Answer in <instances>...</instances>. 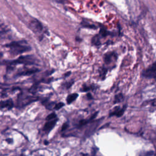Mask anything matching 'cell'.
Masks as SVG:
<instances>
[{"instance_id":"obj_6","label":"cell","mask_w":156,"mask_h":156,"mask_svg":"<svg viewBox=\"0 0 156 156\" xmlns=\"http://www.w3.org/2000/svg\"><path fill=\"white\" fill-rule=\"evenodd\" d=\"M126 108V105H124V107H122L121 108L119 106L115 107L113 109V110L110 112V113H109V116L111 117L113 116H116L117 117H120L124 114V112Z\"/></svg>"},{"instance_id":"obj_14","label":"cell","mask_w":156,"mask_h":156,"mask_svg":"<svg viewBox=\"0 0 156 156\" xmlns=\"http://www.w3.org/2000/svg\"><path fill=\"white\" fill-rule=\"evenodd\" d=\"M122 100H123V95H122V93H119V94H116V95L115 96L114 101H113V103H114V104L118 103V102H121Z\"/></svg>"},{"instance_id":"obj_8","label":"cell","mask_w":156,"mask_h":156,"mask_svg":"<svg viewBox=\"0 0 156 156\" xmlns=\"http://www.w3.org/2000/svg\"><path fill=\"white\" fill-rule=\"evenodd\" d=\"M58 121V118H55L52 120L47 121V122L45 123V124L43 126V130L46 132H50L55 126L57 122Z\"/></svg>"},{"instance_id":"obj_4","label":"cell","mask_w":156,"mask_h":156,"mask_svg":"<svg viewBox=\"0 0 156 156\" xmlns=\"http://www.w3.org/2000/svg\"><path fill=\"white\" fill-rule=\"evenodd\" d=\"M30 29L35 33H40L43 30V26L41 23L36 19L32 20L29 23Z\"/></svg>"},{"instance_id":"obj_10","label":"cell","mask_w":156,"mask_h":156,"mask_svg":"<svg viewBox=\"0 0 156 156\" xmlns=\"http://www.w3.org/2000/svg\"><path fill=\"white\" fill-rule=\"evenodd\" d=\"M113 58H116V55L114 52H108L104 55V61L106 63H110L113 60Z\"/></svg>"},{"instance_id":"obj_7","label":"cell","mask_w":156,"mask_h":156,"mask_svg":"<svg viewBox=\"0 0 156 156\" xmlns=\"http://www.w3.org/2000/svg\"><path fill=\"white\" fill-rule=\"evenodd\" d=\"M155 74H156V62L153 63L143 73V76L147 77L155 76Z\"/></svg>"},{"instance_id":"obj_22","label":"cell","mask_w":156,"mask_h":156,"mask_svg":"<svg viewBox=\"0 0 156 156\" xmlns=\"http://www.w3.org/2000/svg\"><path fill=\"white\" fill-rule=\"evenodd\" d=\"M70 74H71V72H70V71H69V72H67V73H66V74H65L64 76H65V77H67V76H69Z\"/></svg>"},{"instance_id":"obj_13","label":"cell","mask_w":156,"mask_h":156,"mask_svg":"<svg viewBox=\"0 0 156 156\" xmlns=\"http://www.w3.org/2000/svg\"><path fill=\"white\" fill-rule=\"evenodd\" d=\"M92 44L95 45V46H99L101 44V41H100V39H99V37L98 35H94L93 38H92V40H91Z\"/></svg>"},{"instance_id":"obj_21","label":"cell","mask_w":156,"mask_h":156,"mask_svg":"<svg viewBox=\"0 0 156 156\" xmlns=\"http://www.w3.org/2000/svg\"><path fill=\"white\" fill-rule=\"evenodd\" d=\"M5 141H6L7 143H13V140H12V139H10V138L6 139Z\"/></svg>"},{"instance_id":"obj_18","label":"cell","mask_w":156,"mask_h":156,"mask_svg":"<svg viewBox=\"0 0 156 156\" xmlns=\"http://www.w3.org/2000/svg\"><path fill=\"white\" fill-rule=\"evenodd\" d=\"M100 34H101L102 37H105L108 35V32L107 30H105V29H101V30H100Z\"/></svg>"},{"instance_id":"obj_5","label":"cell","mask_w":156,"mask_h":156,"mask_svg":"<svg viewBox=\"0 0 156 156\" xmlns=\"http://www.w3.org/2000/svg\"><path fill=\"white\" fill-rule=\"evenodd\" d=\"M99 123H100V122H99L98 121L91 122L90 125L85 130V136L86 137H90L91 135H92L94 133V132H95V130Z\"/></svg>"},{"instance_id":"obj_12","label":"cell","mask_w":156,"mask_h":156,"mask_svg":"<svg viewBox=\"0 0 156 156\" xmlns=\"http://www.w3.org/2000/svg\"><path fill=\"white\" fill-rule=\"evenodd\" d=\"M78 94L77 93H72L69 94L67 98H66V102L68 104H71L73 101H74L78 97Z\"/></svg>"},{"instance_id":"obj_1","label":"cell","mask_w":156,"mask_h":156,"mask_svg":"<svg viewBox=\"0 0 156 156\" xmlns=\"http://www.w3.org/2000/svg\"><path fill=\"white\" fill-rule=\"evenodd\" d=\"M5 46L9 48L10 53L15 55L31 50V48L27 45V42L25 40L13 41L5 44Z\"/></svg>"},{"instance_id":"obj_15","label":"cell","mask_w":156,"mask_h":156,"mask_svg":"<svg viewBox=\"0 0 156 156\" xmlns=\"http://www.w3.org/2000/svg\"><path fill=\"white\" fill-rule=\"evenodd\" d=\"M82 26L84 27H87V28H91V29H96V27L93 24H90L86 22H82Z\"/></svg>"},{"instance_id":"obj_24","label":"cell","mask_w":156,"mask_h":156,"mask_svg":"<svg viewBox=\"0 0 156 156\" xmlns=\"http://www.w3.org/2000/svg\"><path fill=\"white\" fill-rule=\"evenodd\" d=\"M66 1H67V0H58V1L60 2V3H64V2H65Z\"/></svg>"},{"instance_id":"obj_3","label":"cell","mask_w":156,"mask_h":156,"mask_svg":"<svg viewBox=\"0 0 156 156\" xmlns=\"http://www.w3.org/2000/svg\"><path fill=\"white\" fill-rule=\"evenodd\" d=\"M23 94H21L19 96L18 98V104L21 107H24L27 105H28L30 103H32V102L36 101L37 99H35V97L32 96H23Z\"/></svg>"},{"instance_id":"obj_19","label":"cell","mask_w":156,"mask_h":156,"mask_svg":"<svg viewBox=\"0 0 156 156\" xmlns=\"http://www.w3.org/2000/svg\"><path fill=\"white\" fill-rule=\"evenodd\" d=\"M90 90V87L86 86L85 85H84L83 86V87H82V91H84V92H86V91H88Z\"/></svg>"},{"instance_id":"obj_2","label":"cell","mask_w":156,"mask_h":156,"mask_svg":"<svg viewBox=\"0 0 156 156\" xmlns=\"http://www.w3.org/2000/svg\"><path fill=\"white\" fill-rule=\"evenodd\" d=\"M4 62L9 65H16V64L34 65V64H36V63L37 62V60L33 55H27L20 56L15 60L5 61Z\"/></svg>"},{"instance_id":"obj_20","label":"cell","mask_w":156,"mask_h":156,"mask_svg":"<svg viewBox=\"0 0 156 156\" xmlns=\"http://www.w3.org/2000/svg\"><path fill=\"white\" fill-rule=\"evenodd\" d=\"M68 127V124L67 122L64 123V124H63V126H62V131L63 132V131L65 130Z\"/></svg>"},{"instance_id":"obj_17","label":"cell","mask_w":156,"mask_h":156,"mask_svg":"<svg viewBox=\"0 0 156 156\" xmlns=\"http://www.w3.org/2000/svg\"><path fill=\"white\" fill-rule=\"evenodd\" d=\"M64 105H65V104H64L63 102H58V103L54 105V108L55 110H59V109H60L61 108H62V107L64 106Z\"/></svg>"},{"instance_id":"obj_9","label":"cell","mask_w":156,"mask_h":156,"mask_svg":"<svg viewBox=\"0 0 156 156\" xmlns=\"http://www.w3.org/2000/svg\"><path fill=\"white\" fill-rule=\"evenodd\" d=\"M14 104H13V102L11 99H7L6 101H1V108H7L8 109H11L13 108Z\"/></svg>"},{"instance_id":"obj_11","label":"cell","mask_w":156,"mask_h":156,"mask_svg":"<svg viewBox=\"0 0 156 156\" xmlns=\"http://www.w3.org/2000/svg\"><path fill=\"white\" fill-rule=\"evenodd\" d=\"M38 71V69H27L24 71H22L21 73H19L17 76H29L30 74H32L34 73H35Z\"/></svg>"},{"instance_id":"obj_25","label":"cell","mask_w":156,"mask_h":156,"mask_svg":"<svg viewBox=\"0 0 156 156\" xmlns=\"http://www.w3.org/2000/svg\"><path fill=\"white\" fill-rule=\"evenodd\" d=\"M154 77H155V79H156V75H155V76H154Z\"/></svg>"},{"instance_id":"obj_16","label":"cell","mask_w":156,"mask_h":156,"mask_svg":"<svg viewBox=\"0 0 156 156\" xmlns=\"http://www.w3.org/2000/svg\"><path fill=\"white\" fill-rule=\"evenodd\" d=\"M57 118V115L54 113V112H52L51 113V114L48 115L46 118V121H49V120H52V119H54L55 118Z\"/></svg>"},{"instance_id":"obj_23","label":"cell","mask_w":156,"mask_h":156,"mask_svg":"<svg viewBox=\"0 0 156 156\" xmlns=\"http://www.w3.org/2000/svg\"><path fill=\"white\" fill-rule=\"evenodd\" d=\"M87 97L89 99H92V96H91V94L90 93H88L87 94Z\"/></svg>"}]
</instances>
